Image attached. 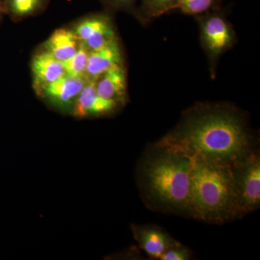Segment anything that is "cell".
<instances>
[{"label": "cell", "instance_id": "6da1fadb", "mask_svg": "<svg viewBox=\"0 0 260 260\" xmlns=\"http://www.w3.org/2000/svg\"><path fill=\"white\" fill-rule=\"evenodd\" d=\"M155 146L232 166L254 151L244 115L229 104H199Z\"/></svg>", "mask_w": 260, "mask_h": 260}, {"label": "cell", "instance_id": "7a4b0ae2", "mask_svg": "<svg viewBox=\"0 0 260 260\" xmlns=\"http://www.w3.org/2000/svg\"><path fill=\"white\" fill-rule=\"evenodd\" d=\"M191 167L190 157L154 145L140 170L148 203L165 211L189 213Z\"/></svg>", "mask_w": 260, "mask_h": 260}, {"label": "cell", "instance_id": "3957f363", "mask_svg": "<svg viewBox=\"0 0 260 260\" xmlns=\"http://www.w3.org/2000/svg\"><path fill=\"white\" fill-rule=\"evenodd\" d=\"M191 158L189 215L215 223L237 218L231 166L208 159Z\"/></svg>", "mask_w": 260, "mask_h": 260}, {"label": "cell", "instance_id": "277c9868", "mask_svg": "<svg viewBox=\"0 0 260 260\" xmlns=\"http://www.w3.org/2000/svg\"><path fill=\"white\" fill-rule=\"evenodd\" d=\"M237 217L260 205V157L256 150L231 166Z\"/></svg>", "mask_w": 260, "mask_h": 260}, {"label": "cell", "instance_id": "5b68a950", "mask_svg": "<svg viewBox=\"0 0 260 260\" xmlns=\"http://www.w3.org/2000/svg\"><path fill=\"white\" fill-rule=\"evenodd\" d=\"M196 17L199 23L200 41L209 60L210 73L214 77L219 57L233 47L237 36L232 24L220 9Z\"/></svg>", "mask_w": 260, "mask_h": 260}, {"label": "cell", "instance_id": "8992f818", "mask_svg": "<svg viewBox=\"0 0 260 260\" xmlns=\"http://www.w3.org/2000/svg\"><path fill=\"white\" fill-rule=\"evenodd\" d=\"M112 23L109 15H91L80 20L74 32L80 43L89 50H94L116 39Z\"/></svg>", "mask_w": 260, "mask_h": 260}, {"label": "cell", "instance_id": "52a82bcc", "mask_svg": "<svg viewBox=\"0 0 260 260\" xmlns=\"http://www.w3.org/2000/svg\"><path fill=\"white\" fill-rule=\"evenodd\" d=\"M86 77H73L65 74L39 91L53 107L64 112L73 109L77 98L88 82Z\"/></svg>", "mask_w": 260, "mask_h": 260}, {"label": "cell", "instance_id": "ba28073f", "mask_svg": "<svg viewBox=\"0 0 260 260\" xmlns=\"http://www.w3.org/2000/svg\"><path fill=\"white\" fill-rule=\"evenodd\" d=\"M119 106L114 101L100 96L95 88V80H88L77 98L72 113L78 118L103 116L112 114Z\"/></svg>", "mask_w": 260, "mask_h": 260}, {"label": "cell", "instance_id": "9c48e42d", "mask_svg": "<svg viewBox=\"0 0 260 260\" xmlns=\"http://www.w3.org/2000/svg\"><path fill=\"white\" fill-rule=\"evenodd\" d=\"M132 229L140 247L155 259H160L168 249L178 243L165 231L153 225H133Z\"/></svg>", "mask_w": 260, "mask_h": 260}, {"label": "cell", "instance_id": "30bf717a", "mask_svg": "<svg viewBox=\"0 0 260 260\" xmlns=\"http://www.w3.org/2000/svg\"><path fill=\"white\" fill-rule=\"evenodd\" d=\"M99 95L123 105L126 100V73L124 64L114 65L95 80Z\"/></svg>", "mask_w": 260, "mask_h": 260}, {"label": "cell", "instance_id": "8fae6325", "mask_svg": "<svg viewBox=\"0 0 260 260\" xmlns=\"http://www.w3.org/2000/svg\"><path fill=\"white\" fill-rule=\"evenodd\" d=\"M122 63V51L116 38L104 47L90 51L85 76L89 80H97L109 68Z\"/></svg>", "mask_w": 260, "mask_h": 260}, {"label": "cell", "instance_id": "7c38bea8", "mask_svg": "<svg viewBox=\"0 0 260 260\" xmlns=\"http://www.w3.org/2000/svg\"><path fill=\"white\" fill-rule=\"evenodd\" d=\"M31 70L38 91L64 76V65L47 50L38 53L32 58Z\"/></svg>", "mask_w": 260, "mask_h": 260}, {"label": "cell", "instance_id": "4fadbf2b", "mask_svg": "<svg viewBox=\"0 0 260 260\" xmlns=\"http://www.w3.org/2000/svg\"><path fill=\"white\" fill-rule=\"evenodd\" d=\"M80 42L75 32L60 28L53 32L46 42V50L61 62L74 55L79 49Z\"/></svg>", "mask_w": 260, "mask_h": 260}, {"label": "cell", "instance_id": "5bb4252c", "mask_svg": "<svg viewBox=\"0 0 260 260\" xmlns=\"http://www.w3.org/2000/svg\"><path fill=\"white\" fill-rule=\"evenodd\" d=\"M137 18L143 23L177 9L179 0H140Z\"/></svg>", "mask_w": 260, "mask_h": 260}, {"label": "cell", "instance_id": "9a60e30c", "mask_svg": "<svg viewBox=\"0 0 260 260\" xmlns=\"http://www.w3.org/2000/svg\"><path fill=\"white\" fill-rule=\"evenodd\" d=\"M90 50L80 43L79 49L74 55L64 61L63 65L66 75L73 77H86L87 64Z\"/></svg>", "mask_w": 260, "mask_h": 260}, {"label": "cell", "instance_id": "2e32d148", "mask_svg": "<svg viewBox=\"0 0 260 260\" xmlns=\"http://www.w3.org/2000/svg\"><path fill=\"white\" fill-rule=\"evenodd\" d=\"M177 9L184 14L198 16L220 9V0H179Z\"/></svg>", "mask_w": 260, "mask_h": 260}, {"label": "cell", "instance_id": "e0dca14e", "mask_svg": "<svg viewBox=\"0 0 260 260\" xmlns=\"http://www.w3.org/2000/svg\"><path fill=\"white\" fill-rule=\"evenodd\" d=\"M45 0H4L5 9L15 17L28 16L42 8Z\"/></svg>", "mask_w": 260, "mask_h": 260}, {"label": "cell", "instance_id": "ac0fdd59", "mask_svg": "<svg viewBox=\"0 0 260 260\" xmlns=\"http://www.w3.org/2000/svg\"><path fill=\"white\" fill-rule=\"evenodd\" d=\"M191 253L187 248L184 247L179 242L168 249L160 259L161 260H187L190 259Z\"/></svg>", "mask_w": 260, "mask_h": 260}, {"label": "cell", "instance_id": "d6986e66", "mask_svg": "<svg viewBox=\"0 0 260 260\" xmlns=\"http://www.w3.org/2000/svg\"><path fill=\"white\" fill-rule=\"evenodd\" d=\"M107 6L116 10H128L133 12L137 16V9L135 8L138 0H102Z\"/></svg>", "mask_w": 260, "mask_h": 260}, {"label": "cell", "instance_id": "ffe728a7", "mask_svg": "<svg viewBox=\"0 0 260 260\" xmlns=\"http://www.w3.org/2000/svg\"><path fill=\"white\" fill-rule=\"evenodd\" d=\"M4 8V2H3V0H0V15H1L2 13H3Z\"/></svg>", "mask_w": 260, "mask_h": 260}]
</instances>
